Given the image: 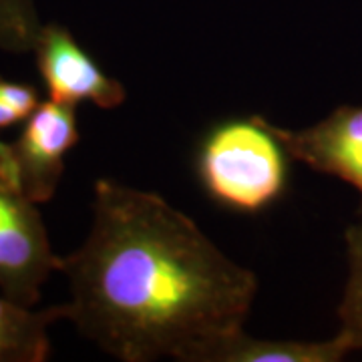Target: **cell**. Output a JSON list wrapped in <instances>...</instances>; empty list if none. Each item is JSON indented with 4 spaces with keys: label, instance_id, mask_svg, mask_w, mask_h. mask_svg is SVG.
Segmentation results:
<instances>
[{
    "label": "cell",
    "instance_id": "cell-1",
    "mask_svg": "<svg viewBox=\"0 0 362 362\" xmlns=\"http://www.w3.org/2000/svg\"><path fill=\"white\" fill-rule=\"evenodd\" d=\"M66 320L121 362L175 358L244 328L258 292L189 216L153 192L95 181L85 242L61 256Z\"/></svg>",
    "mask_w": 362,
    "mask_h": 362
},
{
    "label": "cell",
    "instance_id": "cell-2",
    "mask_svg": "<svg viewBox=\"0 0 362 362\" xmlns=\"http://www.w3.org/2000/svg\"><path fill=\"white\" fill-rule=\"evenodd\" d=\"M284 156L264 117L254 115L214 131L202 147L197 171L221 206L256 214L284 192Z\"/></svg>",
    "mask_w": 362,
    "mask_h": 362
},
{
    "label": "cell",
    "instance_id": "cell-3",
    "mask_svg": "<svg viewBox=\"0 0 362 362\" xmlns=\"http://www.w3.org/2000/svg\"><path fill=\"white\" fill-rule=\"evenodd\" d=\"M37 206L21 185L8 143L0 141V292L25 306H37L42 284L61 272Z\"/></svg>",
    "mask_w": 362,
    "mask_h": 362
},
{
    "label": "cell",
    "instance_id": "cell-4",
    "mask_svg": "<svg viewBox=\"0 0 362 362\" xmlns=\"http://www.w3.org/2000/svg\"><path fill=\"white\" fill-rule=\"evenodd\" d=\"M78 139L77 105L49 99L26 119L18 139L8 143L21 185L35 204H47L57 194L66 153Z\"/></svg>",
    "mask_w": 362,
    "mask_h": 362
},
{
    "label": "cell",
    "instance_id": "cell-5",
    "mask_svg": "<svg viewBox=\"0 0 362 362\" xmlns=\"http://www.w3.org/2000/svg\"><path fill=\"white\" fill-rule=\"evenodd\" d=\"M33 52L51 101L93 103L101 109H117L125 103V87L117 78L105 75L66 26L45 23Z\"/></svg>",
    "mask_w": 362,
    "mask_h": 362
},
{
    "label": "cell",
    "instance_id": "cell-6",
    "mask_svg": "<svg viewBox=\"0 0 362 362\" xmlns=\"http://www.w3.org/2000/svg\"><path fill=\"white\" fill-rule=\"evenodd\" d=\"M286 156L318 173L334 175L362 194V107L342 105L304 129H286L264 119Z\"/></svg>",
    "mask_w": 362,
    "mask_h": 362
},
{
    "label": "cell",
    "instance_id": "cell-7",
    "mask_svg": "<svg viewBox=\"0 0 362 362\" xmlns=\"http://www.w3.org/2000/svg\"><path fill=\"white\" fill-rule=\"evenodd\" d=\"M352 344L342 332L328 340L258 338L244 328L218 338L194 356V362H340Z\"/></svg>",
    "mask_w": 362,
    "mask_h": 362
},
{
    "label": "cell",
    "instance_id": "cell-8",
    "mask_svg": "<svg viewBox=\"0 0 362 362\" xmlns=\"http://www.w3.org/2000/svg\"><path fill=\"white\" fill-rule=\"evenodd\" d=\"M66 320V306L35 310L0 292V362H45L51 356L49 328Z\"/></svg>",
    "mask_w": 362,
    "mask_h": 362
},
{
    "label": "cell",
    "instance_id": "cell-9",
    "mask_svg": "<svg viewBox=\"0 0 362 362\" xmlns=\"http://www.w3.org/2000/svg\"><path fill=\"white\" fill-rule=\"evenodd\" d=\"M344 242L349 258V278L338 306V332L349 338L354 352H362V220L349 226Z\"/></svg>",
    "mask_w": 362,
    "mask_h": 362
},
{
    "label": "cell",
    "instance_id": "cell-10",
    "mask_svg": "<svg viewBox=\"0 0 362 362\" xmlns=\"http://www.w3.org/2000/svg\"><path fill=\"white\" fill-rule=\"evenodd\" d=\"M42 25L35 0H0V51L33 52Z\"/></svg>",
    "mask_w": 362,
    "mask_h": 362
},
{
    "label": "cell",
    "instance_id": "cell-11",
    "mask_svg": "<svg viewBox=\"0 0 362 362\" xmlns=\"http://www.w3.org/2000/svg\"><path fill=\"white\" fill-rule=\"evenodd\" d=\"M39 105L37 87L0 77V131L25 123Z\"/></svg>",
    "mask_w": 362,
    "mask_h": 362
}]
</instances>
